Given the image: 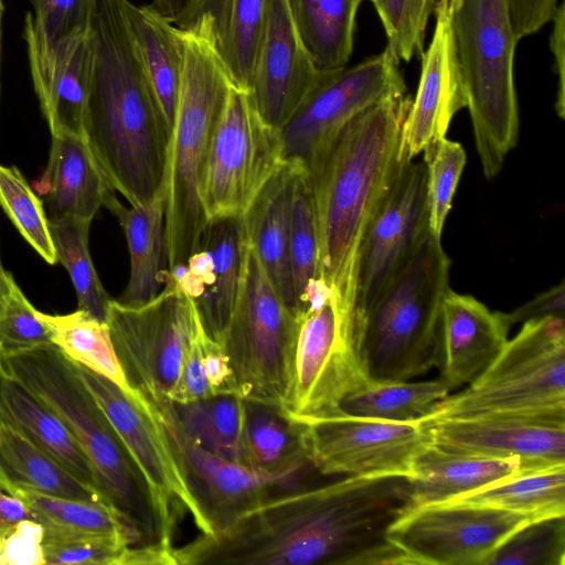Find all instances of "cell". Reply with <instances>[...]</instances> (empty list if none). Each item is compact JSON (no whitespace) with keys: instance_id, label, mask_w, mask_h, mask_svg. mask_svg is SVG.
Returning a JSON list of instances; mask_svg holds the SVG:
<instances>
[{"instance_id":"obj_42","label":"cell","mask_w":565,"mask_h":565,"mask_svg":"<svg viewBox=\"0 0 565 565\" xmlns=\"http://www.w3.org/2000/svg\"><path fill=\"white\" fill-rule=\"evenodd\" d=\"M0 204L22 237L55 265L58 259L44 204L17 167L0 164Z\"/></svg>"},{"instance_id":"obj_3","label":"cell","mask_w":565,"mask_h":565,"mask_svg":"<svg viewBox=\"0 0 565 565\" xmlns=\"http://www.w3.org/2000/svg\"><path fill=\"white\" fill-rule=\"evenodd\" d=\"M85 140L113 188L137 206L166 193L171 130L143 70L122 0H97Z\"/></svg>"},{"instance_id":"obj_11","label":"cell","mask_w":565,"mask_h":565,"mask_svg":"<svg viewBox=\"0 0 565 565\" xmlns=\"http://www.w3.org/2000/svg\"><path fill=\"white\" fill-rule=\"evenodd\" d=\"M106 323L131 391L168 398L201 328L192 301L177 280L169 274L164 288L140 306L111 299Z\"/></svg>"},{"instance_id":"obj_44","label":"cell","mask_w":565,"mask_h":565,"mask_svg":"<svg viewBox=\"0 0 565 565\" xmlns=\"http://www.w3.org/2000/svg\"><path fill=\"white\" fill-rule=\"evenodd\" d=\"M487 565H565V515L527 522L497 548Z\"/></svg>"},{"instance_id":"obj_25","label":"cell","mask_w":565,"mask_h":565,"mask_svg":"<svg viewBox=\"0 0 565 565\" xmlns=\"http://www.w3.org/2000/svg\"><path fill=\"white\" fill-rule=\"evenodd\" d=\"M305 168L299 161L285 160L242 216L247 239L270 282L295 312L289 258L290 218L295 184Z\"/></svg>"},{"instance_id":"obj_58","label":"cell","mask_w":565,"mask_h":565,"mask_svg":"<svg viewBox=\"0 0 565 565\" xmlns=\"http://www.w3.org/2000/svg\"><path fill=\"white\" fill-rule=\"evenodd\" d=\"M9 287H10V284L7 285L0 279V315L2 313L6 302H7Z\"/></svg>"},{"instance_id":"obj_21","label":"cell","mask_w":565,"mask_h":565,"mask_svg":"<svg viewBox=\"0 0 565 565\" xmlns=\"http://www.w3.org/2000/svg\"><path fill=\"white\" fill-rule=\"evenodd\" d=\"M320 74L299 39L286 0H267L248 92L263 120L279 130Z\"/></svg>"},{"instance_id":"obj_2","label":"cell","mask_w":565,"mask_h":565,"mask_svg":"<svg viewBox=\"0 0 565 565\" xmlns=\"http://www.w3.org/2000/svg\"><path fill=\"white\" fill-rule=\"evenodd\" d=\"M411 103L402 95L370 106L320 143L306 166L321 279L356 313L361 243L403 163L401 130Z\"/></svg>"},{"instance_id":"obj_60","label":"cell","mask_w":565,"mask_h":565,"mask_svg":"<svg viewBox=\"0 0 565 565\" xmlns=\"http://www.w3.org/2000/svg\"><path fill=\"white\" fill-rule=\"evenodd\" d=\"M3 11H4V7H3V1L0 0V66H1V38H2V17H3Z\"/></svg>"},{"instance_id":"obj_26","label":"cell","mask_w":565,"mask_h":565,"mask_svg":"<svg viewBox=\"0 0 565 565\" xmlns=\"http://www.w3.org/2000/svg\"><path fill=\"white\" fill-rule=\"evenodd\" d=\"M49 221L63 217L93 220L102 206L119 203L85 138L53 136L44 173Z\"/></svg>"},{"instance_id":"obj_31","label":"cell","mask_w":565,"mask_h":565,"mask_svg":"<svg viewBox=\"0 0 565 565\" xmlns=\"http://www.w3.org/2000/svg\"><path fill=\"white\" fill-rule=\"evenodd\" d=\"M245 401L239 462L268 473L303 472L309 457L308 425L280 406Z\"/></svg>"},{"instance_id":"obj_38","label":"cell","mask_w":565,"mask_h":565,"mask_svg":"<svg viewBox=\"0 0 565 565\" xmlns=\"http://www.w3.org/2000/svg\"><path fill=\"white\" fill-rule=\"evenodd\" d=\"M172 405L182 428L193 441L217 456L239 462L244 398L236 394H220Z\"/></svg>"},{"instance_id":"obj_50","label":"cell","mask_w":565,"mask_h":565,"mask_svg":"<svg viewBox=\"0 0 565 565\" xmlns=\"http://www.w3.org/2000/svg\"><path fill=\"white\" fill-rule=\"evenodd\" d=\"M43 526L22 520L0 531V565H44Z\"/></svg>"},{"instance_id":"obj_23","label":"cell","mask_w":565,"mask_h":565,"mask_svg":"<svg viewBox=\"0 0 565 565\" xmlns=\"http://www.w3.org/2000/svg\"><path fill=\"white\" fill-rule=\"evenodd\" d=\"M503 312L491 311L469 295L449 289L441 301L435 366L449 391L472 383L509 340Z\"/></svg>"},{"instance_id":"obj_27","label":"cell","mask_w":565,"mask_h":565,"mask_svg":"<svg viewBox=\"0 0 565 565\" xmlns=\"http://www.w3.org/2000/svg\"><path fill=\"white\" fill-rule=\"evenodd\" d=\"M544 469V468H543ZM537 470L518 457L494 458L430 444L409 479V508L444 503L519 472Z\"/></svg>"},{"instance_id":"obj_19","label":"cell","mask_w":565,"mask_h":565,"mask_svg":"<svg viewBox=\"0 0 565 565\" xmlns=\"http://www.w3.org/2000/svg\"><path fill=\"white\" fill-rule=\"evenodd\" d=\"M247 245L242 216L209 220L185 264L169 273L192 301L204 333L218 344L236 306Z\"/></svg>"},{"instance_id":"obj_8","label":"cell","mask_w":565,"mask_h":565,"mask_svg":"<svg viewBox=\"0 0 565 565\" xmlns=\"http://www.w3.org/2000/svg\"><path fill=\"white\" fill-rule=\"evenodd\" d=\"M490 415L565 422L564 318L522 323L486 371L426 419Z\"/></svg>"},{"instance_id":"obj_47","label":"cell","mask_w":565,"mask_h":565,"mask_svg":"<svg viewBox=\"0 0 565 565\" xmlns=\"http://www.w3.org/2000/svg\"><path fill=\"white\" fill-rule=\"evenodd\" d=\"M46 565H119L130 541L110 535H64L43 532Z\"/></svg>"},{"instance_id":"obj_20","label":"cell","mask_w":565,"mask_h":565,"mask_svg":"<svg viewBox=\"0 0 565 565\" xmlns=\"http://www.w3.org/2000/svg\"><path fill=\"white\" fill-rule=\"evenodd\" d=\"M431 444L494 458L518 457L533 469L565 465V422L516 416L423 420Z\"/></svg>"},{"instance_id":"obj_55","label":"cell","mask_w":565,"mask_h":565,"mask_svg":"<svg viewBox=\"0 0 565 565\" xmlns=\"http://www.w3.org/2000/svg\"><path fill=\"white\" fill-rule=\"evenodd\" d=\"M551 50L554 55L555 74L557 76L555 109L561 118L565 114V9L561 2L553 17Z\"/></svg>"},{"instance_id":"obj_13","label":"cell","mask_w":565,"mask_h":565,"mask_svg":"<svg viewBox=\"0 0 565 565\" xmlns=\"http://www.w3.org/2000/svg\"><path fill=\"white\" fill-rule=\"evenodd\" d=\"M138 393L159 425L206 526V535L230 527L270 497L303 482L308 471L268 473L217 456L193 441L171 401Z\"/></svg>"},{"instance_id":"obj_33","label":"cell","mask_w":565,"mask_h":565,"mask_svg":"<svg viewBox=\"0 0 565 565\" xmlns=\"http://www.w3.org/2000/svg\"><path fill=\"white\" fill-rule=\"evenodd\" d=\"M363 0H286L290 17L315 67H345L353 52L355 17Z\"/></svg>"},{"instance_id":"obj_17","label":"cell","mask_w":565,"mask_h":565,"mask_svg":"<svg viewBox=\"0 0 565 565\" xmlns=\"http://www.w3.org/2000/svg\"><path fill=\"white\" fill-rule=\"evenodd\" d=\"M424 160L403 162L362 239L355 308L364 311L403 270L429 231Z\"/></svg>"},{"instance_id":"obj_4","label":"cell","mask_w":565,"mask_h":565,"mask_svg":"<svg viewBox=\"0 0 565 565\" xmlns=\"http://www.w3.org/2000/svg\"><path fill=\"white\" fill-rule=\"evenodd\" d=\"M0 364L62 419L87 455L99 491L139 533L142 545L172 547L174 531L73 361L51 344L0 355Z\"/></svg>"},{"instance_id":"obj_32","label":"cell","mask_w":565,"mask_h":565,"mask_svg":"<svg viewBox=\"0 0 565 565\" xmlns=\"http://www.w3.org/2000/svg\"><path fill=\"white\" fill-rule=\"evenodd\" d=\"M0 471L12 486L20 489L108 503L97 489L79 480L19 429L4 422H0Z\"/></svg>"},{"instance_id":"obj_57","label":"cell","mask_w":565,"mask_h":565,"mask_svg":"<svg viewBox=\"0 0 565 565\" xmlns=\"http://www.w3.org/2000/svg\"><path fill=\"white\" fill-rule=\"evenodd\" d=\"M460 0H434V12H451Z\"/></svg>"},{"instance_id":"obj_56","label":"cell","mask_w":565,"mask_h":565,"mask_svg":"<svg viewBox=\"0 0 565 565\" xmlns=\"http://www.w3.org/2000/svg\"><path fill=\"white\" fill-rule=\"evenodd\" d=\"M194 2L195 0H152L148 6L175 25L191 10Z\"/></svg>"},{"instance_id":"obj_14","label":"cell","mask_w":565,"mask_h":565,"mask_svg":"<svg viewBox=\"0 0 565 565\" xmlns=\"http://www.w3.org/2000/svg\"><path fill=\"white\" fill-rule=\"evenodd\" d=\"M531 520L505 510L459 502L408 508L388 540L408 565H487L497 548Z\"/></svg>"},{"instance_id":"obj_5","label":"cell","mask_w":565,"mask_h":565,"mask_svg":"<svg viewBox=\"0 0 565 565\" xmlns=\"http://www.w3.org/2000/svg\"><path fill=\"white\" fill-rule=\"evenodd\" d=\"M183 35L184 66L166 180L169 273L185 264L207 223L201 184L213 134L233 86L211 43L186 31Z\"/></svg>"},{"instance_id":"obj_59","label":"cell","mask_w":565,"mask_h":565,"mask_svg":"<svg viewBox=\"0 0 565 565\" xmlns=\"http://www.w3.org/2000/svg\"><path fill=\"white\" fill-rule=\"evenodd\" d=\"M12 275L8 271L4 270L3 268V265H2V262H1V256H0V279L9 285L10 284V279H11Z\"/></svg>"},{"instance_id":"obj_16","label":"cell","mask_w":565,"mask_h":565,"mask_svg":"<svg viewBox=\"0 0 565 565\" xmlns=\"http://www.w3.org/2000/svg\"><path fill=\"white\" fill-rule=\"evenodd\" d=\"M431 444L423 420L392 422L340 413L308 425L309 457L324 476H404Z\"/></svg>"},{"instance_id":"obj_6","label":"cell","mask_w":565,"mask_h":565,"mask_svg":"<svg viewBox=\"0 0 565 565\" xmlns=\"http://www.w3.org/2000/svg\"><path fill=\"white\" fill-rule=\"evenodd\" d=\"M449 269L441 239L428 231L403 270L364 311L362 350L370 383L412 380L435 366Z\"/></svg>"},{"instance_id":"obj_24","label":"cell","mask_w":565,"mask_h":565,"mask_svg":"<svg viewBox=\"0 0 565 565\" xmlns=\"http://www.w3.org/2000/svg\"><path fill=\"white\" fill-rule=\"evenodd\" d=\"M30 72L51 136L85 138V119L94 68L92 33L45 57L28 49Z\"/></svg>"},{"instance_id":"obj_28","label":"cell","mask_w":565,"mask_h":565,"mask_svg":"<svg viewBox=\"0 0 565 565\" xmlns=\"http://www.w3.org/2000/svg\"><path fill=\"white\" fill-rule=\"evenodd\" d=\"M111 213L122 228L130 258L128 282L116 300L140 306L153 299L169 278L166 193L129 209L119 203Z\"/></svg>"},{"instance_id":"obj_1","label":"cell","mask_w":565,"mask_h":565,"mask_svg":"<svg viewBox=\"0 0 565 565\" xmlns=\"http://www.w3.org/2000/svg\"><path fill=\"white\" fill-rule=\"evenodd\" d=\"M409 508L404 476L301 482L253 508L226 530L200 534L177 565H408L387 537Z\"/></svg>"},{"instance_id":"obj_22","label":"cell","mask_w":565,"mask_h":565,"mask_svg":"<svg viewBox=\"0 0 565 565\" xmlns=\"http://www.w3.org/2000/svg\"><path fill=\"white\" fill-rule=\"evenodd\" d=\"M436 25L427 50L415 99L402 125L399 159H415L446 137L456 113L467 107L466 93L456 56L449 12H435Z\"/></svg>"},{"instance_id":"obj_45","label":"cell","mask_w":565,"mask_h":565,"mask_svg":"<svg viewBox=\"0 0 565 565\" xmlns=\"http://www.w3.org/2000/svg\"><path fill=\"white\" fill-rule=\"evenodd\" d=\"M427 170V206L430 233L441 239L446 218L466 166L462 146L446 137L423 152Z\"/></svg>"},{"instance_id":"obj_37","label":"cell","mask_w":565,"mask_h":565,"mask_svg":"<svg viewBox=\"0 0 565 565\" xmlns=\"http://www.w3.org/2000/svg\"><path fill=\"white\" fill-rule=\"evenodd\" d=\"M449 392L438 379L370 383L347 397L341 412L392 422L424 420L433 415Z\"/></svg>"},{"instance_id":"obj_53","label":"cell","mask_w":565,"mask_h":565,"mask_svg":"<svg viewBox=\"0 0 565 565\" xmlns=\"http://www.w3.org/2000/svg\"><path fill=\"white\" fill-rule=\"evenodd\" d=\"M564 281L553 286L548 290L535 296L530 301L521 305L511 312H503L507 323L512 327L530 320L543 319L546 317L564 318L565 295Z\"/></svg>"},{"instance_id":"obj_51","label":"cell","mask_w":565,"mask_h":565,"mask_svg":"<svg viewBox=\"0 0 565 565\" xmlns=\"http://www.w3.org/2000/svg\"><path fill=\"white\" fill-rule=\"evenodd\" d=\"M204 335L201 326L186 350L178 384L168 395V399L174 404H183L214 395L202 361Z\"/></svg>"},{"instance_id":"obj_36","label":"cell","mask_w":565,"mask_h":565,"mask_svg":"<svg viewBox=\"0 0 565 565\" xmlns=\"http://www.w3.org/2000/svg\"><path fill=\"white\" fill-rule=\"evenodd\" d=\"M38 317L50 330L53 343L67 358L108 379L126 393L134 394L106 322L82 309L67 315L38 311Z\"/></svg>"},{"instance_id":"obj_49","label":"cell","mask_w":565,"mask_h":565,"mask_svg":"<svg viewBox=\"0 0 565 565\" xmlns=\"http://www.w3.org/2000/svg\"><path fill=\"white\" fill-rule=\"evenodd\" d=\"M232 0H195L175 25L207 40L220 60L225 52Z\"/></svg>"},{"instance_id":"obj_30","label":"cell","mask_w":565,"mask_h":565,"mask_svg":"<svg viewBox=\"0 0 565 565\" xmlns=\"http://www.w3.org/2000/svg\"><path fill=\"white\" fill-rule=\"evenodd\" d=\"M131 40L172 132L184 66L183 31L149 6L122 0Z\"/></svg>"},{"instance_id":"obj_15","label":"cell","mask_w":565,"mask_h":565,"mask_svg":"<svg viewBox=\"0 0 565 565\" xmlns=\"http://www.w3.org/2000/svg\"><path fill=\"white\" fill-rule=\"evenodd\" d=\"M398 62L387 49L351 67L321 72L279 129L285 160L307 166L316 148L370 106L405 95Z\"/></svg>"},{"instance_id":"obj_48","label":"cell","mask_w":565,"mask_h":565,"mask_svg":"<svg viewBox=\"0 0 565 565\" xmlns=\"http://www.w3.org/2000/svg\"><path fill=\"white\" fill-rule=\"evenodd\" d=\"M51 344L54 343L50 330L11 277L7 302L0 315V355L18 354Z\"/></svg>"},{"instance_id":"obj_43","label":"cell","mask_w":565,"mask_h":565,"mask_svg":"<svg viewBox=\"0 0 565 565\" xmlns=\"http://www.w3.org/2000/svg\"><path fill=\"white\" fill-rule=\"evenodd\" d=\"M267 0H232L228 35L221 61L236 88L249 92L264 30Z\"/></svg>"},{"instance_id":"obj_41","label":"cell","mask_w":565,"mask_h":565,"mask_svg":"<svg viewBox=\"0 0 565 565\" xmlns=\"http://www.w3.org/2000/svg\"><path fill=\"white\" fill-rule=\"evenodd\" d=\"M33 13L24 19L23 38L28 49L49 57L72 41L87 36L97 0H29Z\"/></svg>"},{"instance_id":"obj_29","label":"cell","mask_w":565,"mask_h":565,"mask_svg":"<svg viewBox=\"0 0 565 565\" xmlns=\"http://www.w3.org/2000/svg\"><path fill=\"white\" fill-rule=\"evenodd\" d=\"M0 422L19 429L79 480L99 491L87 455L62 419L1 364Z\"/></svg>"},{"instance_id":"obj_39","label":"cell","mask_w":565,"mask_h":565,"mask_svg":"<svg viewBox=\"0 0 565 565\" xmlns=\"http://www.w3.org/2000/svg\"><path fill=\"white\" fill-rule=\"evenodd\" d=\"M290 273L299 317L329 288L320 276L318 241L308 171L297 178L291 203Z\"/></svg>"},{"instance_id":"obj_54","label":"cell","mask_w":565,"mask_h":565,"mask_svg":"<svg viewBox=\"0 0 565 565\" xmlns=\"http://www.w3.org/2000/svg\"><path fill=\"white\" fill-rule=\"evenodd\" d=\"M202 361L214 395H238L227 355L223 348L206 334L203 340Z\"/></svg>"},{"instance_id":"obj_34","label":"cell","mask_w":565,"mask_h":565,"mask_svg":"<svg viewBox=\"0 0 565 565\" xmlns=\"http://www.w3.org/2000/svg\"><path fill=\"white\" fill-rule=\"evenodd\" d=\"M448 502L497 508L531 521L565 515V465L519 472Z\"/></svg>"},{"instance_id":"obj_61","label":"cell","mask_w":565,"mask_h":565,"mask_svg":"<svg viewBox=\"0 0 565 565\" xmlns=\"http://www.w3.org/2000/svg\"><path fill=\"white\" fill-rule=\"evenodd\" d=\"M371 1V0H370Z\"/></svg>"},{"instance_id":"obj_18","label":"cell","mask_w":565,"mask_h":565,"mask_svg":"<svg viewBox=\"0 0 565 565\" xmlns=\"http://www.w3.org/2000/svg\"><path fill=\"white\" fill-rule=\"evenodd\" d=\"M73 363L145 478L168 524L174 529L178 514L188 511L196 527L205 534L206 526L198 504L141 396L136 392L128 394L108 379L75 361Z\"/></svg>"},{"instance_id":"obj_7","label":"cell","mask_w":565,"mask_h":565,"mask_svg":"<svg viewBox=\"0 0 565 565\" xmlns=\"http://www.w3.org/2000/svg\"><path fill=\"white\" fill-rule=\"evenodd\" d=\"M458 66L486 178L495 177L519 137L515 38L507 0H460L450 12Z\"/></svg>"},{"instance_id":"obj_52","label":"cell","mask_w":565,"mask_h":565,"mask_svg":"<svg viewBox=\"0 0 565 565\" xmlns=\"http://www.w3.org/2000/svg\"><path fill=\"white\" fill-rule=\"evenodd\" d=\"M518 40L532 35L553 20L558 0H507Z\"/></svg>"},{"instance_id":"obj_12","label":"cell","mask_w":565,"mask_h":565,"mask_svg":"<svg viewBox=\"0 0 565 565\" xmlns=\"http://www.w3.org/2000/svg\"><path fill=\"white\" fill-rule=\"evenodd\" d=\"M284 161L279 130L263 120L248 92L232 86L201 184L207 221L243 216Z\"/></svg>"},{"instance_id":"obj_46","label":"cell","mask_w":565,"mask_h":565,"mask_svg":"<svg viewBox=\"0 0 565 565\" xmlns=\"http://www.w3.org/2000/svg\"><path fill=\"white\" fill-rule=\"evenodd\" d=\"M387 38L386 49L393 57L409 62L422 55L425 31L434 0H371Z\"/></svg>"},{"instance_id":"obj_40","label":"cell","mask_w":565,"mask_h":565,"mask_svg":"<svg viewBox=\"0 0 565 565\" xmlns=\"http://www.w3.org/2000/svg\"><path fill=\"white\" fill-rule=\"evenodd\" d=\"M90 222L79 217L49 221L57 259L71 277L78 309L106 322L111 298L103 287L89 253Z\"/></svg>"},{"instance_id":"obj_35","label":"cell","mask_w":565,"mask_h":565,"mask_svg":"<svg viewBox=\"0 0 565 565\" xmlns=\"http://www.w3.org/2000/svg\"><path fill=\"white\" fill-rule=\"evenodd\" d=\"M14 490L45 533L121 536L132 545H142L139 533L106 502L46 495L17 487Z\"/></svg>"},{"instance_id":"obj_10","label":"cell","mask_w":565,"mask_h":565,"mask_svg":"<svg viewBox=\"0 0 565 565\" xmlns=\"http://www.w3.org/2000/svg\"><path fill=\"white\" fill-rule=\"evenodd\" d=\"M363 319L328 291L300 316L291 381L282 409L309 425L341 412L370 384L362 350Z\"/></svg>"},{"instance_id":"obj_9","label":"cell","mask_w":565,"mask_h":565,"mask_svg":"<svg viewBox=\"0 0 565 565\" xmlns=\"http://www.w3.org/2000/svg\"><path fill=\"white\" fill-rule=\"evenodd\" d=\"M300 317L281 300L248 242L236 306L220 343L238 396L282 408Z\"/></svg>"}]
</instances>
